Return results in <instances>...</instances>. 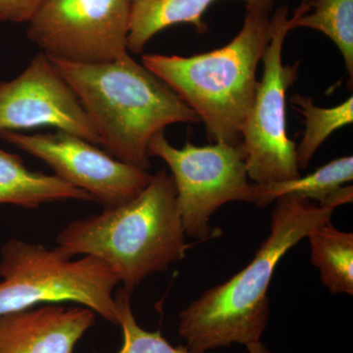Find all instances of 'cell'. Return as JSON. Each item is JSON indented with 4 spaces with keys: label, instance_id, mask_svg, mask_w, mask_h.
<instances>
[{
    "label": "cell",
    "instance_id": "1",
    "mask_svg": "<svg viewBox=\"0 0 353 353\" xmlns=\"http://www.w3.org/2000/svg\"><path fill=\"white\" fill-rule=\"evenodd\" d=\"M275 202L270 232L254 259L227 282L206 290L179 315V334L190 352L260 341L269 322L268 290L279 262L313 230L331 222L334 211L294 196Z\"/></svg>",
    "mask_w": 353,
    "mask_h": 353
},
{
    "label": "cell",
    "instance_id": "2",
    "mask_svg": "<svg viewBox=\"0 0 353 353\" xmlns=\"http://www.w3.org/2000/svg\"><path fill=\"white\" fill-rule=\"evenodd\" d=\"M51 60L82 104L101 148L124 163L148 170V146L157 134L178 123H201L168 85L130 54L104 64Z\"/></svg>",
    "mask_w": 353,
    "mask_h": 353
},
{
    "label": "cell",
    "instance_id": "3",
    "mask_svg": "<svg viewBox=\"0 0 353 353\" xmlns=\"http://www.w3.org/2000/svg\"><path fill=\"white\" fill-rule=\"evenodd\" d=\"M185 238L173 178L160 170L129 201L72 221L57 243L72 256L102 260L132 294L146 278L185 259Z\"/></svg>",
    "mask_w": 353,
    "mask_h": 353
},
{
    "label": "cell",
    "instance_id": "4",
    "mask_svg": "<svg viewBox=\"0 0 353 353\" xmlns=\"http://www.w3.org/2000/svg\"><path fill=\"white\" fill-rule=\"evenodd\" d=\"M241 31L226 46L183 57L143 54L145 68L201 118L211 143L240 145L256 92L259 65L270 39L273 6H245Z\"/></svg>",
    "mask_w": 353,
    "mask_h": 353
},
{
    "label": "cell",
    "instance_id": "5",
    "mask_svg": "<svg viewBox=\"0 0 353 353\" xmlns=\"http://www.w3.org/2000/svg\"><path fill=\"white\" fill-rule=\"evenodd\" d=\"M0 316L46 303H74L118 325L115 272L90 255L74 259L60 246L18 239L0 250Z\"/></svg>",
    "mask_w": 353,
    "mask_h": 353
},
{
    "label": "cell",
    "instance_id": "6",
    "mask_svg": "<svg viewBox=\"0 0 353 353\" xmlns=\"http://www.w3.org/2000/svg\"><path fill=\"white\" fill-rule=\"evenodd\" d=\"M289 6L272 14L270 39L262 57L263 74L241 129V145L250 182H284L301 175L296 145L288 136L287 94L296 82L299 62H283L289 34Z\"/></svg>",
    "mask_w": 353,
    "mask_h": 353
},
{
    "label": "cell",
    "instance_id": "7",
    "mask_svg": "<svg viewBox=\"0 0 353 353\" xmlns=\"http://www.w3.org/2000/svg\"><path fill=\"white\" fill-rule=\"evenodd\" d=\"M150 158L168 165L175 183L176 205L185 234L205 240L212 233L211 216L232 201L253 203L254 189L248 176L243 145L216 143L176 148L160 132L148 146Z\"/></svg>",
    "mask_w": 353,
    "mask_h": 353
},
{
    "label": "cell",
    "instance_id": "8",
    "mask_svg": "<svg viewBox=\"0 0 353 353\" xmlns=\"http://www.w3.org/2000/svg\"><path fill=\"white\" fill-rule=\"evenodd\" d=\"M129 0H44L27 36L51 59L104 64L129 54Z\"/></svg>",
    "mask_w": 353,
    "mask_h": 353
},
{
    "label": "cell",
    "instance_id": "9",
    "mask_svg": "<svg viewBox=\"0 0 353 353\" xmlns=\"http://www.w3.org/2000/svg\"><path fill=\"white\" fill-rule=\"evenodd\" d=\"M0 138L39 158L60 179L112 208L138 196L153 174L111 157L87 139L68 132H0Z\"/></svg>",
    "mask_w": 353,
    "mask_h": 353
},
{
    "label": "cell",
    "instance_id": "10",
    "mask_svg": "<svg viewBox=\"0 0 353 353\" xmlns=\"http://www.w3.org/2000/svg\"><path fill=\"white\" fill-rule=\"evenodd\" d=\"M51 127L101 146L87 113L59 70L39 53L19 76L0 81V132Z\"/></svg>",
    "mask_w": 353,
    "mask_h": 353
},
{
    "label": "cell",
    "instance_id": "11",
    "mask_svg": "<svg viewBox=\"0 0 353 353\" xmlns=\"http://www.w3.org/2000/svg\"><path fill=\"white\" fill-rule=\"evenodd\" d=\"M79 304L46 303L0 316V353H74L97 322Z\"/></svg>",
    "mask_w": 353,
    "mask_h": 353
},
{
    "label": "cell",
    "instance_id": "12",
    "mask_svg": "<svg viewBox=\"0 0 353 353\" xmlns=\"http://www.w3.org/2000/svg\"><path fill=\"white\" fill-rule=\"evenodd\" d=\"M353 157L332 160L306 176L284 182L254 183L253 204L266 208L282 196H294L319 202V205L336 209L353 199Z\"/></svg>",
    "mask_w": 353,
    "mask_h": 353
},
{
    "label": "cell",
    "instance_id": "13",
    "mask_svg": "<svg viewBox=\"0 0 353 353\" xmlns=\"http://www.w3.org/2000/svg\"><path fill=\"white\" fill-rule=\"evenodd\" d=\"M94 199L59 176L29 170L22 158L0 148V204L37 208L51 202Z\"/></svg>",
    "mask_w": 353,
    "mask_h": 353
},
{
    "label": "cell",
    "instance_id": "14",
    "mask_svg": "<svg viewBox=\"0 0 353 353\" xmlns=\"http://www.w3.org/2000/svg\"><path fill=\"white\" fill-rule=\"evenodd\" d=\"M217 0H138L132 3L128 50L141 53L146 44L171 26L190 24L199 32L208 31L202 20L208 7ZM245 6H274L275 0H241Z\"/></svg>",
    "mask_w": 353,
    "mask_h": 353
},
{
    "label": "cell",
    "instance_id": "15",
    "mask_svg": "<svg viewBox=\"0 0 353 353\" xmlns=\"http://www.w3.org/2000/svg\"><path fill=\"white\" fill-rule=\"evenodd\" d=\"M310 260L331 294H353V234L326 223L308 234Z\"/></svg>",
    "mask_w": 353,
    "mask_h": 353
},
{
    "label": "cell",
    "instance_id": "16",
    "mask_svg": "<svg viewBox=\"0 0 353 353\" xmlns=\"http://www.w3.org/2000/svg\"><path fill=\"white\" fill-rule=\"evenodd\" d=\"M315 30L328 37L353 77V0H303L289 18V29Z\"/></svg>",
    "mask_w": 353,
    "mask_h": 353
},
{
    "label": "cell",
    "instance_id": "17",
    "mask_svg": "<svg viewBox=\"0 0 353 353\" xmlns=\"http://www.w3.org/2000/svg\"><path fill=\"white\" fill-rule=\"evenodd\" d=\"M290 102L305 121V131L296 146L297 165L299 170H303L307 168L316 152L334 131L352 124L353 97L330 108L315 105L312 99L301 94L292 95Z\"/></svg>",
    "mask_w": 353,
    "mask_h": 353
},
{
    "label": "cell",
    "instance_id": "18",
    "mask_svg": "<svg viewBox=\"0 0 353 353\" xmlns=\"http://www.w3.org/2000/svg\"><path fill=\"white\" fill-rule=\"evenodd\" d=\"M131 294L125 289L115 294L118 325L124 336L123 347L118 353H192L187 347H173L159 331L150 332L141 328L132 313Z\"/></svg>",
    "mask_w": 353,
    "mask_h": 353
},
{
    "label": "cell",
    "instance_id": "19",
    "mask_svg": "<svg viewBox=\"0 0 353 353\" xmlns=\"http://www.w3.org/2000/svg\"><path fill=\"white\" fill-rule=\"evenodd\" d=\"M44 0H0L1 22L29 23Z\"/></svg>",
    "mask_w": 353,
    "mask_h": 353
},
{
    "label": "cell",
    "instance_id": "20",
    "mask_svg": "<svg viewBox=\"0 0 353 353\" xmlns=\"http://www.w3.org/2000/svg\"><path fill=\"white\" fill-rule=\"evenodd\" d=\"M246 347L250 353H270L261 341L250 343V345H246Z\"/></svg>",
    "mask_w": 353,
    "mask_h": 353
},
{
    "label": "cell",
    "instance_id": "21",
    "mask_svg": "<svg viewBox=\"0 0 353 353\" xmlns=\"http://www.w3.org/2000/svg\"><path fill=\"white\" fill-rule=\"evenodd\" d=\"M131 3H134V2L138 1V0H129Z\"/></svg>",
    "mask_w": 353,
    "mask_h": 353
}]
</instances>
